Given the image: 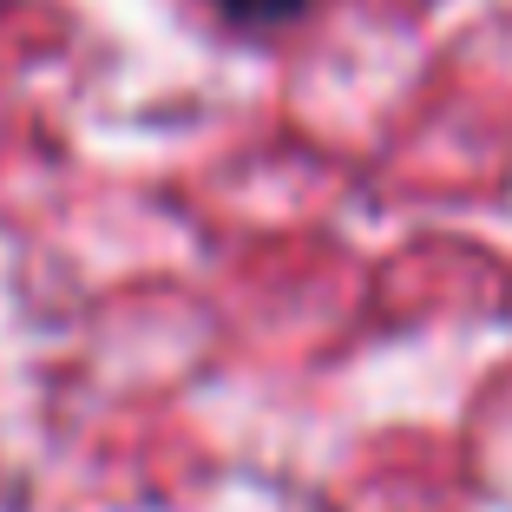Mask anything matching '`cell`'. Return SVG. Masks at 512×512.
I'll use <instances>...</instances> for the list:
<instances>
[{"label":"cell","instance_id":"cell-1","mask_svg":"<svg viewBox=\"0 0 512 512\" xmlns=\"http://www.w3.org/2000/svg\"><path fill=\"white\" fill-rule=\"evenodd\" d=\"M230 20H243V27H276V20H289L302 7V0H217Z\"/></svg>","mask_w":512,"mask_h":512}]
</instances>
